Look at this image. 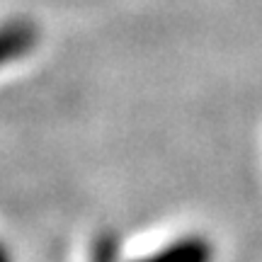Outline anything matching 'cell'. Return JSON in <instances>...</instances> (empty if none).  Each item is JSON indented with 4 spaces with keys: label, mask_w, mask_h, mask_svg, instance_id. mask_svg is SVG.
Masks as SVG:
<instances>
[{
    "label": "cell",
    "mask_w": 262,
    "mask_h": 262,
    "mask_svg": "<svg viewBox=\"0 0 262 262\" xmlns=\"http://www.w3.org/2000/svg\"><path fill=\"white\" fill-rule=\"evenodd\" d=\"M0 262H12V257L8 255V250H5L3 245H0Z\"/></svg>",
    "instance_id": "2"
},
{
    "label": "cell",
    "mask_w": 262,
    "mask_h": 262,
    "mask_svg": "<svg viewBox=\"0 0 262 262\" xmlns=\"http://www.w3.org/2000/svg\"><path fill=\"white\" fill-rule=\"evenodd\" d=\"M136 262H214V248L202 235H185Z\"/></svg>",
    "instance_id": "1"
}]
</instances>
